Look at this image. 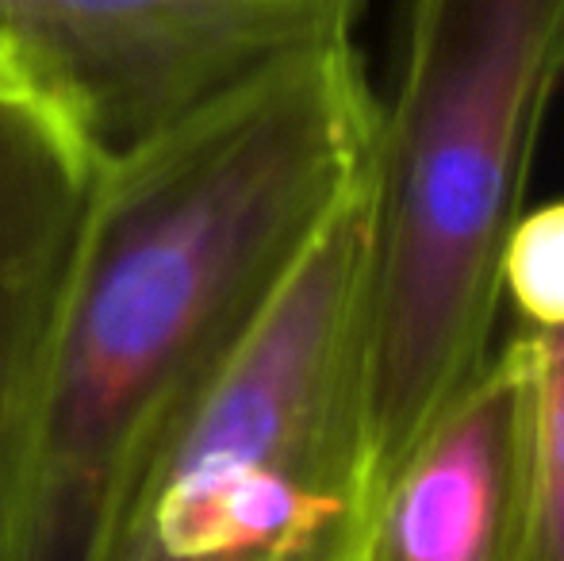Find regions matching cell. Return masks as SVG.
Returning a JSON list of instances; mask_svg holds the SVG:
<instances>
[{"label":"cell","instance_id":"cell-1","mask_svg":"<svg viewBox=\"0 0 564 561\" xmlns=\"http://www.w3.org/2000/svg\"><path fill=\"white\" fill-rule=\"evenodd\" d=\"M354 39L269 66L105 165L0 485V561H112L142 477L357 188Z\"/></svg>","mask_w":564,"mask_h":561},{"label":"cell","instance_id":"cell-2","mask_svg":"<svg viewBox=\"0 0 564 561\" xmlns=\"http://www.w3.org/2000/svg\"><path fill=\"white\" fill-rule=\"evenodd\" d=\"M564 82V0H408L365 170L361 446L346 527L468 389ZM341 527V531H346Z\"/></svg>","mask_w":564,"mask_h":561},{"label":"cell","instance_id":"cell-3","mask_svg":"<svg viewBox=\"0 0 564 561\" xmlns=\"http://www.w3.org/2000/svg\"><path fill=\"white\" fill-rule=\"evenodd\" d=\"M361 320L365 177L154 457L112 561H253L346 527Z\"/></svg>","mask_w":564,"mask_h":561},{"label":"cell","instance_id":"cell-4","mask_svg":"<svg viewBox=\"0 0 564 561\" xmlns=\"http://www.w3.org/2000/svg\"><path fill=\"white\" fill-rule=\"evenodd\" d=\"M365 0H0V54L100 165L269 66L349 39Z\"/></svg>","mask_w":564,"mask_h":561},{"label":"cell","instance_id":"cell-5","mask_svg":"<svg viewBox=\"0 0 564 561\" xmlns=\"http://www.w3.org/2000/svg\"><path fill=\"white\" fill-rule=\"evenodd\" d=\"M530 362L503 343L341 531V561H519Z\"/></svg>","mask_w":564,"mask_h":561},{"label":"cell","instance_id":"cell-6","mask_svg":"<svg viewBox=\"0 0 564 561\" xmlns=\"http://www.w3.org/2000/svg\"><path fill=\"white\" fill-rule=\"evenodd\" d=\"M105 165L0 54V485Z\"/></svg>","mask_w":564,"mask_h":561},{"label":"cell","instance_id":"cell-7","mask_svg":"<svg viewBox=\"0 0 564 561\" xmlns=\"http://www.w3.org/2000/svg\"><path fill=\"white\" fill-rule=\"evenodd\" d=\"M530 362L527 516L519 561H564V331H514Z\"/></svg>","mask_w":564,"mask_h":561},{"label":"cell","instance_id":"cell-8","mask_svg":"<svg viewBox=\"0 0 564 561\" xmlns=\"http://www.w3.org/2000/svg\"><path fill=\"white\" fill-rule=\"evenodd\" d=\"M499 284L519 312V327L564 331V201L522 212L503 250Z\"/></svg>","mask_w":564,"mask_h":561},{"label":"cell","instance_id":"cell-9","mask_svg":"<svg viewBox=\"0 0 564 561\" xmlns=\"http://www.w3.org/2000/svg\"><path fill=\"white\" fill-rule=\"evenodd\" d=\"M253 561H341V527L327 535H315V539H304V542H289V547L269 550V554H261Z\"/></svg>","mask_w":564,"mask_h":561}]
</instances>
